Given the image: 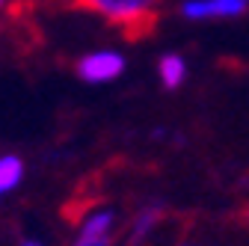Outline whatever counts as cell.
<instances>
[{
	"mask_svg": "<svg viewBox=\"0 0 249 246\" xmlns=\"http://www.w3.org/2000/svg\"><path fill=\"white\" fill-rule=\"evenodd\" d=\"M158 3L160 0H77V6L122 27L131 39L151 33L154 21H158Z\"/></svg>",
	"mask_w": 249,
	"mask_h": 246,
	"instance_id": "6da1fadb",
	"label": "cell"
},
{
	"mask_svg": "<svg viewBox=\"0 0 249 246\" xmlns=\"http://www.w3.org/2000/svg\"><path fill=\"white\" fill-rule=\"evenodd\" d=\"M124 71V56L119 51H92L80 56L77 77L86 83H110Z\"/></svg>",
	"mask_w": 249,
	"mask_h": 246,
	"instance_id": "7a4b0ae2",
	"label": "cell"
},
{
	"mask_svg": "<svg viewBox=\"0 0 249 246\" xmlns=\"http://www.w3.org/2000/svg\"><path fill=\"white\" fill-rule=\"evenodd\" d=\"M113 226H116L113 211H104V208L101 211H92V213H86V220L80 223L71 246H110Z\"/></svg>",
	"mask_w": 249,
	"mask_h": 246,
	"instance_id": "3957f363",
	"label": "cell"
},
{
	"mask_svg": "<svg viewBox=\"0 0 249 246\" xmlns=\"http://www.w3.org/2000/svg\"><path fill=\"white\" fill-rule=\"evenodd\" d=\"M249 6V0H187L181 6V15L190 21H208V18H237Z\"/></svg>",
	"mask_w": 249,
	"mask_h": 246,
	"instance_id": "277c9868",
	"label": "cell"
},
{
	"mask_svg": "<svg viewBox=\"0 0 249 246\" xmlns=\"http://www.w3.org/2000/svg\"><path fill=\"white\" fill-rule=\"evenodd\" d=\"M24 181V160L18 155H0V199Z\"/></svg>",
	"mask_w": 249,
	"mask_h": 246,
	"instance_id": "5b68a950",
	"label": "cell"
},
{
	"mask_svg": "<svg viewBox=\"0 0 249 246\" xmlns=\"http://www.w3.org/2000/svg\"><path fill=\"white\" fill-rule=\"evenodd\" d=\"M158 71H160V83L166 89H178L187 80V63H184L178 53H166L160 63H158Z\"/></svg>",
	"mask_w": 249,
	"mask_h": 246,
	"instance_id": "8992f818",
	"label": "cell"
},
{
	"mask_svg": "<svg viewBox=\"0 0 249 246\" xmlns=\"http://www.w3.org/2000/svg\"><path fill=\"white\" fill-rule=\"evenodd\" d=\"M160 213H163V208H160V205H145V208L137 213V220H134L131 237H134V240H142V237H148V234H151V228L160 223Z\"/></svg>",
	"mask_w": 249,
	"mask_h": 246,
	"instance_id": "52a82bcc",
	"label": "cell"
},
{
	"mask_svg": "<svg viewBox=\"0 0 249 246\" xmlns=\"http://www.w3.org/2000/svg\"><path fill=\"white\" fill-rule=\"evenodd\" d=\"M18 246H42L39 240H24V243H18Z\"/></svg>",
	"mask_w": 249,
	"mask_h": 246,
	"instance_id": "ba28073f",
	"label": "cell"
},
{
	"mask_svg": "<svg viewBox=\"0 0 249 246\" xmlns=\"http://www.w3.org/2000/svg\"><path fill=\"white\" fill-rule=\"evenodd\" d=\"M0 6H3V0H0Z\"/></svg>",
	"mask_w": 249,
	"mask_h": 246,
	"instance_id": "9c48e42d",
	"label": "cell"
}]
</instances>
